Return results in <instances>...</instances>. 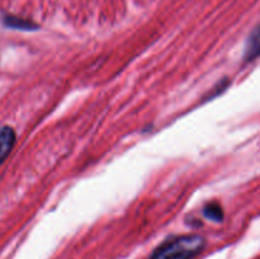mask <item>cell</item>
I'll return each instance as SVG.
<instances>
[{"label":"cell","mask_w":260,"mask_h":259,"mask_svg":"<svg viewBox=\"0 0 260 259\" xmlns=\"http://www.w3.org/2000/svg\"><path fill=\"white\" fill-rule=\"evenodd\" d=\"M5 24L9 25V27L19 28V29H35L36 25L32 22H28V20L20 19V18L15 17H7L5 18Z\"/></svg>","instance_id":"cell-5"},{"label":"cell","mask_w":260,"mask_h":259,"mask_svg":"<svg viewBox=\"0 0 260 259\" xmlns=\"http://www.w3.org/2000/svg\"><path fill=\"white\" fill-rule=\"evenodd\" d=\"M203 213H205L206 217H208L210 220L217 221V222L223 220V211L217 202H211L206 205L205 208H203Z\"/></svg>","instance_id":"cell-4"},{"label":"cell","mask_w":260,"mask_h":259,"mask_svg":"<svg viewBox=\"0 0 260 259\" xmlns=\"http://www.w3.org/2000/svg\"><path fill=\"white\" fill-rule=\"evenodd\" d=\"M15 144V132L10 127L0 130V164L7 159Z\"/></svg>","instance_id":"cell-2"},{"label":"cell","mask_w":260,"mask_h":259,"mask_svg":"<svg viewBox=\"0 0 260 259\" xmlns=\"http://www.w3.org/2000/svg\"><path fill=\"white\" fill-rule=\"evenodd\" d=\"M258 56H260V24L256 25L255 29L251 32L250 37H249L244 58L245 61H253Z\"/></svg>","instance_id":"cell-3"},{"label":"cell","mask_w":260,"mask_h":259,"mask_svg":"<svg viewBox=\"0 0 260 259\" xmlns=\"http://www.w3.org/2000/svg\"><path fill=\"white\" fill-rule=\"evenodd\" d=\"M203 246L205 239L200 235L175 236L162 243L149 259H193Z\"/></svg>","instance_id":"cell-1"}]
</instances>
